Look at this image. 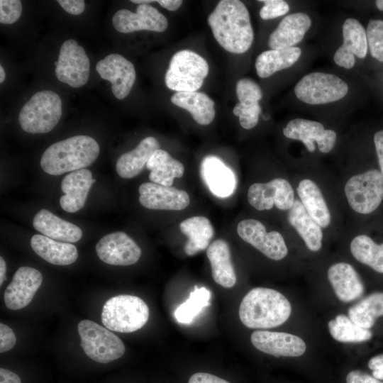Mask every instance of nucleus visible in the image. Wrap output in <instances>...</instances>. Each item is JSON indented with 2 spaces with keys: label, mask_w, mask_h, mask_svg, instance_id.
Returning <instances> with one entry per match:
<instances>
[{
  "label": "nucleus",
  "mask_w": 383,
  "mask_h": 383,
  "mask_svg": "<svg viewBox=\"0 0 383 383\" xmlns=\"http://www.w3.org/2000/svg\"><path fill=\"white\" fill-rule=\"evenodd\" d=\"M218 43L226 50L241 54L249 50L254 40L250 14L239 0H221L208 18Z\"/></svg>",
  "instance_id": "1"
},
{
  "label": "nucleus",
  "mask_w": 383,
  "mask_h": 383,
  "mask_svg": "<svg viewBox=\"0 0 383 383\" xmlns=\"http://www.w3.org/2000/svg\"><path fill=\"white\" fill-rule=\"evenodd\" d=\"M292 306L287 297L270 288L255 287L243 298L239 318L249 328L265 329L277 327L289 318Z\"/></svg>",
  "instance_id": "2"
},
{
  "label": "nucleus",
  "mask_w": 383,
  "mask_h": 383,
  "mask_svg": "<svg viewBox=\"0 0 383 383\" xmlns=\"http://www.w3.org/2000/svg\"><path fill=\"white\" fill-rule=\"evenodd\" d=\"M99 152V145L93 138L74 135L49 146L42 155L40 167L51 175L71 172L91 165Z\"/></svg>",
  "instance_id": "3"
},
{
  "label": "nucleus",
  "mask_w": 383,
  "mask_h": 383,
  "mask_svg": "<svg viewBox=\"0 0 383 383\" xmlns=\"http://www.w3.org/2000/svg\"><path fill=\"white\" fill-rule=\"evenodd\" d=\"M150 311L140 297L121 294L108 299L103 306L101 319L104 326L113 331L132 333L145 325Z\"/></svg>",
  "instance_id": "4"
},
{
  "label": "nucleus",
  "mask_w": 383,
  "mask_h": 383,
  "mask_svg": "<svg viewBox=\"0 0 383 383\" xmlns=\"http://www.w3.org/2000/svg\"><path fill=\"white\" fill-rule=\"evenodd\" d=\"M350 208L356 213L369 215L383 202V177L379 169L371 168L350 176L344 184Z\"/></svg>",
  "instance_id": "5"
},
{
  "label": "nucleus",
  "mask_w": 383,
  "mask_h": 383,
  "mask_svg": "<svg viewBox=\"0 0 383 383\" xmlns=\"http://www.w3.org/2000/svg\"><path fill=\"white\" fill-rule=\"evenodd\" d=\"M62 116V101L57 94L44 90L35 93L22 107L18 121L29 133H46L52 131Z\"/></svg>",
  "instance_id": "6"
},
{
  "label": "nucleus",
  "mask_w": 383,
  "mask_h": 383,
  "mask_svg": "<svg viewBox=\"0 0 383 383\" xmlns=\"http://www.w3.org/2000/svg\"><path fill=\"white\" fill-rule=\"evenodd\" d=\"M209 73V65L199 54L182 50L172 57L165 82L168 89L179 91H196Z\"/></svg>",
  "instance_id": "7"
},
{
  "label": "nucleus",
  "mask_w": 383,
  "mask_h": 383,
  "mask_svg": "<svg viewBox=\"0 0 383 383\" xmlns=\"http://www.w3.org/2000/svg\"><path fill=\"white\" fill-rule=\"evenodd\" d=\"M77 331L82 348L92 360L108 363L123 355L126 350L123 343L106 327L90 320H82L77 325Z\"/></svg>",
  "instance_id": "8"
},
{
  "label": "nucleus",
  "mask_w": 383,
  "mask_h": 383,
  "mask_svg": "<svg viewBox=\"0 0 383 383\" xmlns=\"http://www.w3.org/2000/svg\"><path fill=\"white\" fill-rule=\"evenodd\" d=\"M296 97L303 103L321 105L338 101L349 90L348 84L337 75L322 72H310L294 87Z\"/></svg>",
  "instance_id": "9"
},
{
  "label": "nucleus",
  "mask_w": 383,
  "mask_h": 383,
  "mask_svg": "<svg viewBox=\"0 0 383 383\" xmlns=\"http://www.w3.org/2000/svg\"><path fill=\"white\" fill-rule=\"evenodd\" d=\"M247 198L250 205L257 211H268L275 206L279 210L287 211L296 199L291 183L282 177L251 184Z\"/></svg>",
  "instance_id": "10"
},
{
  "label": "nucleus",
  "mask_w": 383,
  "mask_h": 383,
  "mask_svg": "<svg viewBox=\"0 0 383 383\" xmlns=\"http://www.w3.org/2000/svg\"><path fill=\"white\" fill-rule=\"evenodd\" d=\"M239 237L268 258L279 261L288 255V248L281 233L267 231L265 225L254 218L240 221L237 226Z\"/></svg>",
  "instance_id": "11"
},
{
  "label": "nucleus",
  "mask_w": 383,
  "mask_h": 383,
  "mask_svg": "<svg viewBox=\"0 0 383 383\" xmlns=\"http://www.w3.org/2000/svg\"><path fill=\"white\" fill-rule=\"evenodd\" d=\"M89 65L84 49L76 40L69 39L60 47L55 73L61 82L79 88L88 81Z\"/></svg>",
  "instance_id": "12"
},
{
  "label": "nucleus",
  "mask_w": 383,
  "mask_h": 383,
  "mask_svg": "<svg viewBox=\"0 0 383 383\" xmlns=\"http://www.w3.org/2000/svg\"><path fill=\"white\" fill-rule=\"evenodd\" d=\"M282 132L286 138L301 141L310 152L316 150V143L321 153H328L335 147L337 140L335 131L326 129L318 121L301 118L290 120Z\"/></svg>",
  "instance_id": "13"
},
{
  "label": "nucleus",
  "mask_w": 383,
  "mask_h": 383,
  "mask_svg": "<svg viewBox=\"0 0 383 383\" xmlns=\"http://www.w3.org/2000/svg\"><path fill=\"white\" fill-rule=\"evenodd\" d=\"M99 258L111 265L127 266L136 263L141 250L135 241L122 231L103 236L96 245Z\"/></svg>",
  "instance_id": "14"
},
{
  "label": "nucleus",
  "mask_w": 383,
  "mask_h": 383,
  "mask_svg": "<svg viewBox=\"0 0 383 383\" xmlns=\"http://www.w3.org/2000/svg\"><path fill=\"white\" fill-rule=\"evenodd\" d=\"M112 23L114 28L122 33L142 30L163 32L168 26L166 17L148 4H139L135 13L125 9L118 10Z\"/></svg>",
  "instance_id": "15"
},
{
  "label": "nucleus",
  "mask_w": 383,
  "mask_h": 383,
  "mask_svg": "<svg viewBox=\"0 0 383 383\" xmlns=\"http://www.w3.org/2000/svg\"><path fill=\"white\" fill-rule=\"evenodd\" d=\"M96 70L102 79L111 83L116 98L123 99L128 95L136 77L131 62L119 54H110L96 63Z\"/></svg>",
  "instance_id": "16"
},
{
  "label": "nucleus",
  "mask_w": 383,
  "mask_h": 383,
  "mask_svg": "<svg viewBox=\"0 0 383 383\" xmlns=\"http://www.w3.org/2000/svg\"><path fill=\"white\" fill-rule=\"evenodd\" d=\"M252 345L262 353L279 357H297L306 350L300 337L284 332L258 330L250 336Z\"/></svg>",
  "instance_id": "17"
},
{
  "label": "nucleus",
  "mask_w": 383,
  "mask_h": 383,
  "mask_svg": "<svg viewBox=\"0 0 383 383\" xmlns=\"http://www.w3.org/2000/svg\"><path fill=\"white\" fill-rule=\"evenodd\" d=\"M342 34L343 44L335 52L333 60L339 67L350 70L355 64V55L360 59L367 55V33L358 20L348 18L343 24Z\"/></svg>",
  "instance_id": "18"
},
{
  "label": "nucleus",
  "mask_w": 383,
  "mask_h": 383,
  "mask_svg": "<svg viewBox=\"0 0 383 383\" xmlns=\"http://www.w3.org/2000/svg\"><path fill=\"white\" fill-rule=\"evenodd\" d=\"M138 192L140 204L148 209L180 211L190 204V198L186 191L152 182L141 184Z\"/></svg>",
  "instance_id": "19"
},
{
  "label": "nucleus",
  "mask_w": 383,
  "mask_h": 383,
  "mask_svg": "<svg viewBox=\"0 0 383 383\" xmlns=\"http://www.w3.org/2000/svg\"><path fill=\"white\" fill-rule=\"evenodd\" d=\"M43 282L40 271L33 267L23 266L15 272L12 281L7 286L4 303L11 310H19L30 304Z\"/></svg>",
  "instance_id": "20"
},
{
  "label": "nucleus",
  "mask_w": 383,
  "mask_h": 383,
  "mask_svg": "<svg viewBox=\"0 0 383 383\" xmlns=\"http://www.w3.org/2000/svg\"><path fill=\"white\" fill-rule=\"evenodd\" d=\"M200 175L209 191L217 197H228L236 189L235 172L217 156L208 155L202 160Z\"/></svg>",
  "instance_id": "21"
},
{
  "label": "nucleus",
  "mask_w": 383,
  "mask_h": 383,
  "mask_svg": "<svg viewBox=\"0 0 383 383\" xmlns=\"http://www.w3.org/2000/svg\"><path fill=\"white\" fill-rule=\"evenodd\" d=\"M311 23L310 16L306 13L296 12L287 15L270 35V48L279 50L296 47L302 41Z\"/></svg>",
  "instance_id": "22"
},
{
  "label": "nucleus",
  "mask_w": 383,
  "mask_h": 383,
  "mask_svg": "<svg viewBox=\"0 0 383 383\" xmlns=\"http://www.w3.org/2000/svg\"><path fill=\"white\" fill-rule=\"evenodd\" d=\"M328 279L338 299L349 303L359 299L364 293L363 282L353 266L348 262H338L330 266Z\"/></svg>",
  "instance_id": "23"
},
{
  "label": "nucleus",
  "mask_w": 383,
  "mask_h": 383,
  "mask_svg": "<svg viewBox=\"0 0 383 383\" xmlns=\"http://www.w3.org/2000/svg\"><path fill=\"white\" fill-rule=\"evenodd\" d=\"M95 181L91 171L85 168L67 174L61 182V189L65 194L60 199L62 209L67 212L74 213L83 208Z\"/></svg>",
  "instance_id": "24"
},
{
  "label": "nucleus",
  "mask_w": 383,
  "mask_h": 383,
  "mask_svg": "<svg viewBox=\"0 0 383 383\" xmlns=\"http://www.w3.org/2000/svg\"><path fill=\"white\" fill-rule=\"evenodd\" d=\"M296 192L309 216L323 228L331 223L332 216L319 185L312 179L304 178L296 186Z\"/></svg>",
  "instance_id": "25"
},
{
  "label": "nucleus",
  "mask_w": 383,
  "mask_h": 383,
  "mask_svg": "<svg viewBox=\"0 0 383 383\" xmlns=\"http://www.w3.org/2000/svg\"><path fill=\"white\" fill-rule=\"evenodd\" d=\"M33 226L42 235L60 242L75 243L82 237V231L79 226L59 218L45 209L35 215Z\"/></svg>",
  "instance_id": "26"
},
{
  "label": "nucleus",
  "mask_w": 383,
  "mask_h": 383,
  "mask_svg": "<svg viewBox=\"0 0 383 383\" xmlns=\"http://www.w3.org/2000/svg\"><path fill=\"white\" fill-rule=\"evenodd\" d=\"M287 220L310 251L318 252L321 249L323 229L309 216L297 198L288 211Z\"/></svg>",
  "instance_id": "27"
},
{
  "label": "nucleus",
  "mask_w": 383,
  "mask_h": 383,
  "mask_svg": "<svg viewBox=\"0 0 383 383\" xmlns=\"http://www.w3.org/2000/svg\"><path fill=\"white\" fill-rule=\"evenodd\" d=\"M206 256L215 282L225 288L233 287L237 278L231 262L228 243L223 239L214 240L206 249Z\"/></svg>",
  "instance_id": "28"
},
{
  "label": "nucleus",
  "mask_w": 383,
  "mask_h": 383,
  "mask_svg": "<svg viewBox=\"0 0 383 383\" xmlns=\"http://www.w3.org/2000/svg\"><path fill=\"white\" fill-rule=\"evenodd\" d=\"M160 149L157 140L152 136L143 138L133 150L120 156L116 164L118 174L124 179L136 177L152 155Z\"/></svg>",
  "instance_id": "29"
},
{
  "label": "nucleus",
  "mask_w": 383,
  "mask_h": 383,
  "mask_svg": "<svg viewBox=\"0 0 383 383\" xmlns=\"http://www.w3.org/2000/svg\"><path fill=\"white\" fill-rule=\"evenodd\" d=\"M33 251L45 261L55 265H68L78 257L75 245L60 242L43 235L35 234L30 239Z\"/></svg>",
  "instance_id": "30"
},
{
  "label": "nucleus",
  "mask_w": 383,
  "mask_h": 383,
  "mask_svg": "<svg viewBox=\"0 0 383 383\" xmlns=\"http://www.w3.org/2000/svg\"><path fill=\"white\" fill-rule=\"evenodd\" d=\"M179 229L188 238L184 246L188 256L207 249L214 235V229L209 219L202 216H192L182 221L179 223Z\"/></svg>",
  "instance_id": "31"
},
{
  "label": "nucleus",
  "mask_w": 383,
  "mask_h": 383,
  "mask_svg": "<svg viewBox=\"0 0 383 383\" xmlns=\"http://www.w3.org/2000/svg\"><path fill=\"white\" fill-rule=\"evenodd\" d=\"M171 101L174 105L188 111L194 121L200 125H209L214 119V102L203 92H176L172 96Z\"/></svg>",
  "instance_id": "32"
},
{
  "label": "nucleus",
  "mask_w": 383,
  "mask_h": 383,
  "mask_svg": "<svg viewBox=\"0 0 383 383\" xmlns=\"http://www.w3.org/2000/svg\"><path fill=\"white\" fill-rule=\"evenodd\" d=\"M146 167L152 182L167 187H172L174 179L182 177L184 172L183 164L161 149L152 154Z\"/></svg>",
  "instance_id": "33"
},
{
  "label": "nucleus",
  "mask_w": 383,
  "mask_h": 383,
  "mask_svg": "<svg viewBox=\"0 0 383 383\" xmlns=\"http://www.w3.org/2000/svg\"><path fill=\"white\" fill-rule=\"evenodd\" d=\"M301 55V50L299 47L265 50L256 58V72L260 77L267 78L278 71L291 67Z\"/></svg>",
  "instance_id": "34"
},
{
  "label": "nucleus",
  "mask_w": 383,
  "mask_h": 383,
  "mask_svg": "<svg viewBox=\"0 0 383 383\" xmlns=\"http://www.w3.org/2000/svg\"><path fill=\"white\" fill-rule=\"evenodd\" d=\"M353 257L378 273L383 274V242L376 243L370 235H355L350 243Z\"/></svg>",
  "instance_id": "35"
},
{
  "label": "nucleus",
  "mask_w": 383,
  "mask_h": 383,
  "mask_svg": "<svg viewBox=\"0 0 383 383\" xmlns=\"http://www.w3.org/2000/svg\"><path fill=\"white\" fill-rule=\"evenodd\" d=\"M383 316V292H374L348 309V317L357 326L370 329Z\"/></svg>",
  "instance_id": "36"
},
{
  "label": "nucleus",
  "mask_w": 383,
  "mask_h": 383,
  "mask_svg": "<svg viewBox=\"0 0 383 383\" xmlns=\"http://www.w3.org/2000/svg\"><path fill=\"white\" fill-rule=\"evenodd\" d=\"M328 327L333 338L340 343H361L372 336L370 329L357 326L345 314H338L330 320Z\"/></svg>",
  "instance_id": "37"
},
{
  "label": "nucleus",
  "mask_w": 383,
  "mask_h": 383,
  "mask_svg": "<svg viewBox=\"0 0 383 383\" xmlns=\"http://www.w3.org/2000/svg\"><path fill=\"white\" fill-rule=\"evenodd\" d=\"M211 293L205 287L198 288L190 293L189 299L174 311V318L179 323L189 324L193 319L209 304Z\"/></svg>",
  "instance_id": "38"
},
{
  "label": "nucleus",
  "mask_w": 383,
  "mask_h": 383,
  "mask_svg": "<svg viewBox=\"0 0 383 383\" xmlns=\"http://www.w3.org/2000/svg\"><path fill=\"white\" fill-rule=\"evenodd\" d=\"M236 95L239 104L243 106H254L260 104L262 97L260 87L249 78H242L236 84Z\"/></svg>",
  "instance_id": "39"
},
{
  "label": "nucleus",
  "mask_w": 383,
  "mask_h": 383,
  "mask_svg": "<svg viewBox=\"0 0 383 383\" xmlns=\"http://www.w3.org/2000/svg\"><path fill=\"white\" fill-rule=\"evenodd\" d=\"M366 33L370 55L383 62V21L371 19L368 22Z\"/></svg>",
  "instance_id": "40"
},
{
  "label": "nucleus",
  "mask_w": 383,
  "mask_h": 383,
  "mask_svg": "<svg viewBox=\"0 0 383 383\" xmlns=\"http://www.w3.org/2000/svg\"><path fill=\"white\" fill-rule=\"evenodd\" d=\"M235 116H238L240 126L247 130L254 128L258 123L259 116L261 113L260 105L254 106H243L236 104L233 109Z\"/></svg>",
  "instance_id": "41"
},
{
  "label": "nucleus",
  "mask_w": 383,
  "mask_h": 383,
  "mask_svg": "<svg viewBox=\"0 0 383 383\" xmlns=\"http://www.w3.org/2000/svg\"><path fill=\"white\" fill-rule=\"evenodd\" d=\"M264 6L260 11V18L263 20H270L282 16L289 11L288 3L283 0H262Z\"/></svg>",
  "instance_id": "42"
},
{
  "label": "nucleus",
  "mask_w": 383,
  "mask_h": 383,
  "mask_svg": "<svg viewBox=\"0 0 383 383\" xmlns=\"http://www.w3.org/2000/svg\"><path fill=\"white\" fill-rule=\"evenodd\" d=\"M22 13V4L19 0L0 1V22L12 24L17 21Z\"/></svg>",
  "instance_id": "43"
},
{
  "label": "nucleus",
  "mask_w": 383,
  "mask_h": 383,
  "mask_svg": "<svg viewBox=\"0 0 383 383\" xmlns=\"http://www.w3.org/2000/svg\"><path fill=\"white\" fill-rule=\"evenodd\" d=\"M16 342V335L12 329L6 324L0 323V353L10 350Z\"/></svg>",
  "instance_id": "44"
},
{
  "label": "nucleus",
  "mask_w": 383,
  "mask_h": 383,
  "mask_svg": "<svg viewBox=\"0 0 383 383\" xmlns=\"http://www.w3.org/2000/svg\"><path fill=\"white\" fill-rule=\"evenodd\" d=\"M345 383H383L372 375L360 370H351L345 376Z\"/></svg>",
  "instance_id": "45"
},
{
  "label": "nucleus",
  "mask_w": 383,
  "mask_h": 383,
  "mask_svg": "<svg viewBox=\"0 0 383 383\" xmlns=\"http://www.w3.org/2000/svg\"><path fill=\"white\" fill-rule=\"evenodd\" d=\"M57 1L65 11L72 15H79L85 9V2L83 0H58Z\"/></svg>",
  "instance_id": "46"
},
{
  "label": "nucleus",
  "mask_w": 383,
  "mask_h": 383,
  "mask_svg": "<svg viewBox=\"0 0 383 383\" xmlns=\"http://www.w3.org/2000/svg\"><path fill=\"white\" fill-rule=\"evenodd\" d=\"M188 383H230L226 379L210 373L196 372L192 374Z\"/></svg>",
  "instance_id": "47"
},
{
  "label": "nucleus",
  "mask_w": 383,
  "mask_h": 383,
  "mask_svg": "<svg viewBox=\"0 0 383 383\" xmlns=\"http://www.w3.org/2000/svg\"><path fill=\"white\" fill-rule=\"evenodd\" d=\"M367 366L372 370V375L374 377L383 381V354L371 357Z\"/></svg>",
  "instance_id": "48"
},
{
  "label": "nucleus",
  "mask_w": 383,
  "mask_h": 383,
  "mask_svg": "<svg viewBox=\"0 0 383 383\" xmlns=\"http://www.w3.org/2000/svg\"><path fill=\"white\" fill-rule=\"evenodd\" d=\"M379 170L383 177V130L377 131L373 137Z\"/></svg>",
  "instance_id": "49"
},
{
  "label": "nucleus",
  "mask_w": 383,
  "mask_h": 383,
  "mask_svg": "<svg viewBox=\"0 0 383 383\" xmlns=\"http://www.w3.org/2000/svg\"><path fill=\"white\" fill-rule=\"evenodd\" d=\"M0 383H21V381L16 373L6 369L1 368Z\"/></svg>",
  "instance_id": "50"
},
{
  "label": "nucleus",
  "mask_w": 383,
  "mask_h": 383,
  "mask_svg": "<svg viewBox=\"0 0 383 383\" xmlns=\"http://www.w3.org/2000/svg\"><path fill=\"white\" fill-rule=\"evenodd\" d=\"M156 1L161 6L171 11L178 9L182 4L181 0H157Z\"/></svg>",
  "instance_id": "51"
},
{
  "label": "nucleus",
  "mask_w": 383,
  "mask_h": 383,
  "mask_svg": "<svg viewBox=\"0 0 383 383\" xmlns=\"http://www.w3.org/2000/svg\"><path fill=\"white\" fill-rule=\"evenodd\" d=\"M6 272V264L2 257H0V285H2Z\"/></svg>",
  "instance_id": "52"
},
{
  "label": "nucleus",
  "mask_w": 383,
  "mask_h": 383,
  "mask_svg": "<svg viewBox=\"0 0 383 383\" xmlns=\"http://www.w3.org/2000/svg\"><path fill=\"white\" fill-rule=\"evenodd\" d=\"M133 3L138 4H148L149 3H152L155 1H150V0H131V1Z\"/></svg>",
  "instance_id": "53"
},
{
  "label": "nucleus",
  "mask_w": 383,
  "mask_h": 383,
  "mask_svg": "<svg viewBox=\"0 0 383 383\" xmlns=\"http://www.w3.org/2000/svg\"><path fill=\"white\" fill-rule=\"evenodd\" d=\"M6 78V72L2 67V65L0 66V83H2Z\"/></svg>",
  "instance_id": "54"
},
{
  "label": "nucleus",
  "mask_w": 383,
  "mask_h": 383,
  "mask_svg": "<svg viewBox=\"0 0 383 383\" xmlns=\"http://www.w3.org/2000/svg\"><path fill=\"white\" fill-rule=\"evenodd\" d=\"M375 6L379 11H383V0L375 1Z\"/></svg>",
  "instance_id": "55"
}]
</instances>
